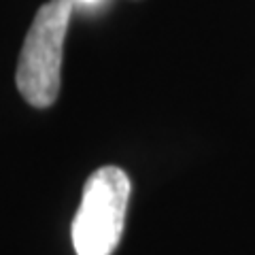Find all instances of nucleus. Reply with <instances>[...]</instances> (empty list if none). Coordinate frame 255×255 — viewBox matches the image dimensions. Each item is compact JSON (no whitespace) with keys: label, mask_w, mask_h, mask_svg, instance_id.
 <instances>
[{"label":"nucleus","mask_w":255,"mask_h":255,"mask_svg":"<svg viewBox=\"0 0 255 255\" xmlns=\"http://www.w3.org/2000/svg\"><path fill=\"white\" fill-rule=\"evenodd\" d=\"M73 9L75 0H49L36 11L23 41L15 83L23 100L36 109L51 107L60 94L62 47Z\"/></svg>","instance_id":"nucleus-1"},{"label":"nucleus","mask_w":255,"mask_h":255,"mask_svg":"<svg viewBox=\"0 0 255 255\" xmlns=\"http://www.w3.org/2000/svg\"><path fill=\"white\" fill-rule=\"evenodd\" d=\"M130 191V179L117 166H102L90 174L73 219V247L77 255H111L117 249Z\"/></svg>","instance_id":"nucleus-2"},{"label":"nucleus","mask_w":255,"mask_h":255,"mask_svg":"<svg viewBox=\"0 0 255 255\" xmlns=\"http://www.w3.org/2000/svg\"><path fill=\"white\" fill-rule=\"evenodd\" d=\"M75 2H79V4H96V2H100V0H75Z\"/></svg>","instance_id":"nucleus-3"}]
</instances>
